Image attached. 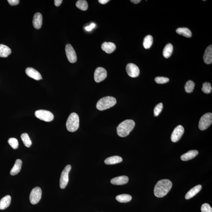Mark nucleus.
Returning <instances> with one entry per match:
<instances>
[{
  "label": "nucleus",
  "mask_w": 212,
  "mask_h": 212,
  "mask_svg": "<svg viewBox=\"0 0 212 212\" xmlns=\"http://www.w3.org/2000/svg\"><path fill=\"white\" fill-rule=\"evenodd\" d=\"M172 185V183L168 179H162L158 181L154 187L155 196L158 198L164 197L169 192Z\"/></svg>",
  "instance_id": "nucleus-1"
},
{
  "label": "nucleus",
  "mask_w": 212,
  "mask_h": 212,
  "mask_svg": "<svg viewBox=\"0 0 212 212\" xmlns=\"http://www.w3.org/2000/svg\"><path fill=\"white\" fill-rule=\"evenodd\" d=\"M135 123L133 120H127L119 125L117 127V134L119 137H125L129 135L134 129Z\"/></svg>",
  "instance_id": "nucleus-2"
},
{
  "label": "nucleus",
  "mask_w": 212,
  "mask_h": 212,
  "mask_svg": "<svg viewBox=\"0 0 212 212\" xmlns=\"http://www.w3.org/2000/svg\"><path fill=\"white\" fill-rule=\"evenodd\" d=\"M116 100L114 97L106 96L99 100L96 104L97 109L99 110H105L112 107L116 103Z\"/></svg>",
  "instance_id": "nucleus-3"
},
{
  "label": "nucleus",
  "mask_w": 212,
  "mask_h": 212,
  "mask_svg": "<svg viewBox=\"0 0 212 212\" xmlns=\"http://www.w3.org/2000/svg\"><path fill=\"white\" fill-rule=\"evenodd\" d=\"M80 126V119L75 113H72L69 116L66 123V128L70 132H74L78 129Z\"/></svg>",
  "instance_id": "nucleus-4"
},
{
  "label": "nucleus",
  "mask_w": 212,
  "mask_h": 212,
  "mask_svg": "<svg viewBox=\"0 0 212 212\" xmlns=\"http://www.w3.org/2000/svg\"><path fill=\"white\" fill-rule=\"evenodd\" d=\"M212 123V114L207 113L201 117L199 123V128L201 131H204L209 128Z\"/></svg>",
  "instance_id": "nucleus-5"
},
{
  "label": "nucleus",
  "mask_w": 212,
  "mask_h": 212,
  "mask_svg": "<svg viewBox=\"0 0 212 212\" xmlns=\"http://www.w3.org/2000/svg\"><path fill=\"white\" fill-rule=\"evenodd\" d=\"M35 115L39 120L46 122H50L54 119V116L52 112L44 110H39L35 111Z\"/></svg>",
  "instance_id": "nucleus-6"
},
{
  "label": "nucleus",
  "mask_w": 212,
  "mask_h": 212,
  "mask_svg": "<svg viewBox=\"0 0 212 212\" xmlns=\"http://www.w3.org/2000/svg\"><path fill=\"white\" fill-rule=\"evenodd\" d=\"M71 169L70 165H66L62 172L60 179V187L63 189L67 186L69 181V175Z\"/></svg>",
  "instance_id": "nucleus-7"
},
{
  "label": "nucleus",
  "mask_w": 212,
  "mask_h": 212,
  "mask_svg": "<svg viewBox=\"0 0 212 212\" xmlns=\"http://www.w3.org/2000/svg\"><path fill=\"white\" fill-rule=\"evenodd\" d=\"M42 191L39 187H36L32 190L30 195V200L32 204L35 205L38 203L41 199Z\"/></svg>",
  "instance_id": "nucleus-8"
},
{
  "label": "nucleus",
  "mask_w": 212,
  "mask_h": 212,
  "mask_svg": "<svg viewBox=\"0 0 212 212\" xmlns=\"http://www.w3.org/2000/svg\"><path fill=\"white\" fill-rule=\"evenodd\" d=\"M107 77V72L104 68L98 67L96 69L94 79L96 82L100 83L104 80Z\"/></svg>",
  "instance_id": "nucleus-9"
},
{
  "label": "nucleus",
  "mask_w": 212,
  "mask_h": 212,
  "mask_svg": "<svg viewBox=\"0 0 212 212\" xmlns=\"http://www.w3.org/2000/svg\"><path fill=\"white\" fill-rule=\"evenodd\" d=\"M65 52L66 57L70 62L73 63L77 61L76 54L74 48L70 44H68L66 45Z\"/></svg>",
  "instance_id": "nucleus-10"
},
{
  "label": "nucleus",
  "mask_w": 212,
  "mask_h": 212,
  "mask_svg": "<svg viewBox=\"0 0 212 212\" xmlns=\"http://www.w3.org/2000/svg\"><path fill=\"white\" fill-rule=\"evenodd\" d=\"M184 132V129L182 125L176 127L171 136V140L173 142H176L180 140Z\"/></svg>",
  "instance_id": "nucleus-11"
},
{
  "label": "nucleus",
  "mask_w": 212,
  "mask_h": 212,
  "mask_svg": "<svg viewBox=\"0 0 212 212\" xmlns=\"http://www.w3.org/2000/svg\"><path fill=\"white\" fill-rule=\"evenodd\" d=\"M127 73L132 77H137L140 74V69L137 65L133 63H129L126 66Z\"/></svg>",
  "instance_id": "nucleus-12"
},
{
  "label": "nucleus",
  "mask_w": 212,
  "mask_h": 212,
  "mask_svg": "<svg viewBox=\"0 0 212 212\" xmlns=\"http://www.w3.org/2000/svg\"><path fill=\"white\" fill-rule=\"evenodd\" d=\"M26 73L28 76L35 80H42V77L39 72L32 68L28 67L26 69Z\"/></svg>",
  "instance_id": "nucleus-13"
},
{
  "label": "nucleus",
  "mask_w": 212,
  "mask_h": 212,
  "mask_svg": "<svg viewBox=\"0 0 212 212\" xmlns=\"http://www.w3.org/2000/svg\"><path fill=\"white\" fill-rule=\"evenodd\" d=\"M43 24V17L41 14L37 13L34 15L33 24L35 29L38 30L41 28Z\"/></svg>",
  "instance_id": "nucleus-14"
},
{
  "label": "nucleus",
  "mask_w": 212,
  "mask_h": 212,
  "mask_svg": "<svg viewBox=\"0 0 212 212\" xmlns=\"http://www.w3.org/2000/svg\"><path fill=\"white\" fill-rule=\"evenodd\" d=\"M203 59L204 62L207 64H210L212 63V46L210 45L206 49L204 53Z\"/></svg>",
  "instance_id": "nucleus-15"
},
{
  "label": "nucleus",
  "mask_w": 212,
  "mask_h": 212,
  "mask_svg": "<svg viewBox=\"0 0 212 212\" xmlns=\"http://www.w3.org/2000/svg\"><path fill=\"white\" fill-rule=\"evenodd\" d=\"M128 178L126 176H122L114 178L111 179V183L115 185H123L127 183Z\"/></svg>",
  "instance_id": "nucleus-16"
},
{
  "label": "nucleus",
  "mask_w": 212,
  "mask_h": 212,
  "mask_svg": "<svg viewBox=\"0 0 212 212\" xmlns=\"http://www.w3.org/2000/svg\"><path fill=\"white\" fill-rule=\"evenodd\" d=\"M101 49L106 53L111 54L115 50L116 46L114 43L105 42L102 44Z\"/></svg>",
  "instance_id": "nucleus-17"
},
{
  "label": "nucleus",
  "mask_w": 212,
  "mask_h": 212,
  "mask_svg": "<svg viewBox=\"0 0 212 212\" xmlns=\"http://www.w3.org/2000/svg\"><path fill=\"white\" fill-rule=\"evenodd\" d=\"M198 154L199 152L196 150H191L183 154L181 156V159L184 161H187L194 158Z\"/></svg>",
  "instance_id": "nucleus-18"
},
{
  "label": "nucleus",
  "mask_w": 212,
  "mask_h": 212,
  "mask_svg": "<svg viewBox=\"0 0 212 212\" xmlns=\"http://www.w3.org/2000/svg\"><path fill=\"white\" fill-rule=\"evenodd\" d=\"M202 188V185H199L192 188L190 191L187 193L186 195L185 196V199H188L194 197V196H195L197 193L200 191Z\"/></svg>",
  "instance_id": "nucleus-19"
},
{
  "label": "nucleus",
  "mask_w": 212,
  "mask_h": 212,
  "mask_svg": "<svg viewBox=\"0 0 212 212\" xmlns=\"http://www.w3.org/2000/svg\"><path fill=\"white\" fill-rule=\"evenodd\" d=\"M22 165V161L20 159H17L13 168L11 170L10 174L12 176H14L18 174L21 171Z\"/></svg>",
  "instance_id": "nucleus-20"
},
{
  "label": "nucleus",
  "mask_w": 212,
  "mask_h": 212,
  "mask_svg": "<svg viewBox=\"0 0 212 212\" xmlns=\"http://www.w3.org/2000/svg\"><path fill=\"white\" fill-rule=\"evenodd\" d=\"M123 161V159L120 156H115L108 158L105 160V163L106 165H114L120 163Z\"/></svg>",
  "instance_id": "nucleus-21"
},
{
  "label": "nucleus",
  "mask_w": 212,
  "mask_h": 212,
  "mask_svg": "<svg viewBox=\"0 0 212 212\" xmlns=\"http://www.w3.org/2000/svg\"><path fill=\"white\" fill-rule=\"evenodd\" d=\"M11 202V197L10 195H7L3 198L0 201V209H5L10 206Z\"/></svg>",
  "instance_id": "nucleus-22"
},
{
  "label": "nucleus",
  "mask_w": 212,
  "mask_h": 212,
  "mask_svg": "<svg viewBox=\"0 0 212 212\" xmlns=\"http://www.w3.org/2000/svg\"><path fill=\"white\" fill-rule=\"evenodd\" d=\"M11 49L5 45L0 44V57L7 58L11 54Z\"/></svg>",
  "instance_id": "nucleus-23"
},
{
  "label": "nucleus",
  "mask_w": 212,
  "mask_h": 212,
  "mask_svg": "<svg viewBox=\"0 0 212 212\" xmlns=\"http://www.w3.org/2000/svg\"><path fill=\"white\" fill-rule=\"evenodd\" d=\"M176 32L178 34L182 35L186 38H189L192 36L191 30L187 28H179L176 29Z\"/></svg>",
  "instance_id": "nucleus-24"
},
{
  "label": "nucleus",
  "mask_w": 212,
  "mask_h": 212,
  "mask_svg": "<svg viewBox=\"0 0 212 212\" xmlns=\"http://www.w3.org/2000/svg\"><path fill=\"white\" fill-rule=\"evenodd\" d=\"M173 49V45L171 43H168L165 46L163 49V56L165 58H169L172 54Z\"/></svg>",
  "instance_id": "nucleus-25"
},
{
  "label": "nucleus",
  "mask_w": 212,
  "mask_h": 212,
  "mask_svg": "<svg viewBox=\"0 0 212 212\" xmlns=\"http://www.w3.org/2000/svg\"><path fill=\"white\" fill-rule=\"evenodd\" d=\"M132 199L131 195L127 194L119 195L116 197V199L118 202L121 203H127L130 202Z\"/></svg>",
  "instance_id": "nucleus-26"
},
{
  "label": "nucleus",
  "mask_w": 212,
  "mask_h": 212,
  "mask_svg": "<svg viewBox=\"0 0 212 212\" xmlns=\"http://www.w3.org/2000/svg\"><path fill=\"white\" fill-rule=\"evenodd\" d=\"M153 41V37L151 35H147L143 40V46L146 49H149L152 45Z\"/></svg>",
  "instance_id": "nucleus-27"
},
{
  "label": "nucleus",
  "mask_w": 212,
  "mask_h": 212,
  "mask_svg": "<svg viewBox=\"0 0 212 212\" xmlns=\"http://www.w3.org/2000/svg\"><path fill=\"white\" fill-rule=\"evenodd\" d=\"M21 138L25 146L27 147H30L31 146L32 142L30 137L27 133H23L21 135Z\"/></svg>",
  "instance_id": "nucleus-28"
},
{
  "label": "nucleus",
  "mask_w": 212,
  "mask_h": 212,
  "mask_svg": "<svg viewBox=\"0 0 212 212\" xmlns=\"http://www.w3.org/2000/svg\"><path fill=\"white\" fill-rule=\"evenodd\" d=\"M76 6L77 8L83 11H86L88 8L87 1L85 0H79L76 3Z\"/></svg>",
  "instance_id": "nucleus-29"
},
{
  "label": "nucleus",
  "mask_w": 212,
  "mask_h": 212,
  "mask_svg": "<svg viewBox=\"0 0 212 212\" xmlns=\"http://www.w3.org/2000/svg\"><path fill=\"white\" fill-rule=\"evenodd\" d=\"M195 86V83L194 82L189 80L187 82L185 86V92L188 93H191L194 90Z\"/></svg>",
  "instance_id": "nucleus-30"
},
{
  "label": "nucleus",
  "mask_w": 212,
  "mask_h": 212,
  "mask_svg": "<svg viewBox=\"0 0 212 212\" xmlns=\"http://www.w3.org/2000/svg\"><path fill=\"white\" fill-rule=\"evenodd\" d=\"M202 90L204 93L209 94L211 92L212 87L210 83L209 82H205L203 84Z\"/></svg>",
  "instance_id": "nucleus-31"
},
{
  "label": "nucleus",
  "mask_w": 212,
  "mask_h": 212,
  "mask_svg": "<svg viewBox=\"0 0 212 212\" xmlns=\"http://www.w3.org/2000/svg\"><path fill=\"white\" fill-rule=\"evenodd\" d=\"M8 143L13 149H16L18 148V143L17 139L10 138L8 140Z\"/></svg>",
  "instance_id": "nucleus-32"
},
{
  "label": "nucleus",
  "mask_w": 212,
  "mask_h": 212,
  "mask_svg": "<svg viewBox=\"0 0 212 212\" xmlns=\"http://www.w3.org/2000/svg\"><path fill=\"white\" fill-rule=\"evenodd\" d=\"M155 81L158 84H165L169 81V79L166 77H157L155 79Z\"/></svg>",
  "instance_id": "nucleus-33"
},
{
  "label": "nucleus",
  "mask_w": 212,
  "mask_h": 212,
  "mask_svg": "<svg viewBox=\"0 0 212 212\" xmlns=\"http://www.w3.org/2000/svg\"><path fill=\"white\" fill-rule=\"evenodd\" d=\"M163 108V104L159 103L156 105L154 110V114L155 116H157L162 112Z\"/></svg>",
  "instance_id": "nucleus-34"
},
{
  "label": "nucleus",
  "mask_w": 212,
  "mask_h": 212,
  "mask_svg": "<svg viewBox=\"0 0 212 212\" xmlns=\"http://www.w3.org/2000/svg\"><path fill=\"white\" fill-rule=\"evenodd\" d=\"M201 209L202 212H212V208L209 204L207 203L203 204Z\"/></svg>",
  "instance_id": "nucleus-35"
},
{
  "label": "nucleus",
  "mask_w": 212,
  "mask_h": 212,
  "mask_svg": "<svg viewBox=\"0 0 212 212\" xmlns=\"http://www.w3.org/2000/svg\"><path fill=\"white\" fill-rule=\"evenodd\" d=\"M9 4L11 6H16L19 4V0H8V1Z\"/></svg>",
  "instance_id": "nucleus-36"
},
{
  "label": "nucleus",
  "mask_w": 212,
  "mask_h": 212,
  "mask_svg": "<svg viewBox=\"0 0 212 212\" xmlns=\"http://www.w3.org/2000/svg\"><path fill=\"white\" fill-rule=\"evenodd\" d=\"M96 25L95 23H92L90 25L86 26V27L85 28V29L86 31H90L92 30L93 29L96 27Z\"/></svg>",
  "instance_id": "nucleus-37"
},
{
  "label": "nucleus",
  "mask_w": 212,
  "mask_h": 212,
  "mask_svg": "<svg viewBox=\"0 0 212 212\" xmlns=\"http://www.w3.org/2000/svg\"><path fill=\"white\" fill-rule=\"evenodd\" d=\"M62 0H55L54 1L55 5L56 7H59L62 3Z\"/></svg>",
  "instance_id": "nucleus-38"
},
{
  "label": "nucleus",
  "mask_w": 212,
  "mask_h": 212,
  "mask_svg": "<svg viewBox=\"0 0 212 212\" xmlns=\"http://www.w3.org/2000/svg\"><path fill=\"white\" fill-rule=\"evenodd\" d=\"M98 1L100 3L102 4H105L107 3L108 2H109V0H99Z\"/></svg>",
  "instance_id": "nucleus-39"
},
{
  "label": "nucleus",
  "mask_w": 212,
  "mask_h": 212,
  "mask_svg": "<svg viewBox=\"0 0 212 212\" xmlns=\"http://www.w3.org/2000/svg\"><path fill=\"white\" fill-rule=\"evenodd\" d=\"M141 1V0H131V2L135 4H137L140 3Z\"/></svg>",
  "instance_id": "nucleus-40"
}]
</instances>
